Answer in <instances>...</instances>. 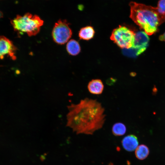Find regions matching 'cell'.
<instances>
[{"mask_svg": "<svg viewBox=\"0 0 165 165\" xmlns=\"http://www.w3.org/2000/svg\"><path fill=\"white\" fill-rule=\"evenodd\" d=\"M104 88L103 83L100 79H92L89 82L87 85V89L89 92L93 94H101Z\"/></svg>", "mask_w": 165, "mask_h": 165, "instance_id": "obj_9", "label": "cell"}, {"mask_svg": "<svg viewBox=\"0 0 165 165\" xmlns=\"http://www.w3.org/2000/svg\"><path fill=\"white\" fill-rule=\"evenodd\" d=\"M16 51V48L12 41L4 36H0V58L7 56L15 60Z\"/></svg>", "mask_w": 165, "mask_h": 165, "instance_id": "obj_6", "label": "cell"}, {"mask_svg": "<svg viewBox=\"0 0 165 165\" xmlns=\"http://www.w3.org/2000/svg\"><path fill=\"white\" fill-rule=\"evenodd\" d=\"M135 34L128 27L119 25L112 31L110 38L119 47L127 49L133 47Z\"/></svg>", "mask_w": 165, "mask_h": 165, "instance_id": "obj_4", "label": "cell"}, {"mask_svg": "<svg viewBox=\"0 0 165 165\" xmlns=\"http://www.w3.org/2000/svg\"><path fill=\"white\" fill-rule=\"evenodd\" d=\"M157 7L161 12L165 13V0H160Z\"/></svg>", "mask_w": 165, "mask_h": 165, "instance_id": "obj_14", "label": "cell"}, {"mask_svg": "<svg viewBox=\"0 0 165 165\" xmlns=\"http://www.w3.org/2000/svg\"><path fill=\"white\" fill-rule=\"evenodd\" d=\"M72 34L69 24L65 20H60L56 22L52 32L53 40L60 44L66 43L71 37Z\"/></svg>", "mask_w": 165, "mask_h": 165, "instance_id": "obj_5", "label": "cell"}, {"mask_svg": "<svg viewBox=\"0 0 165 165\" xmlns=\"http://www.w3.org/2000/svg\"><path fill=\"white\" fill-rule=\"evenodd\" d=\"M149 41L148 35L145 32L139 31L135 33L134 45L133 48L136 56L143 52L146 49Z\"/></svg>", "mask_w": 165, "mask_h": 165, "instance_id": "obj_7", "label": "cell"}, {"mask_svg": "<svg viewBox=\"0 0 165 165\" xmlns=\"http://www.w3.org/2000/svg\"><path fill=\"white\" fill-rule=\"evenodd\" d=\"M66 49L68 52L71 55L75 56L80 51V47L79 43L73 39L70 40L67 43Z\"/></svg>", "mask_w": 165, "mask_h": 165, "instance_id": "obj_11", "label": "cell"}, {"mask_svg": "<svg viewBox=\"0 0 165 165\" xmlns=\"http://www.w3.org/2000/svg\"><path fill=\"white\" fill-rule=\"evenodd\" d=\"M2 16V14L1 12H0V18Z\"/></svg>", "mask_w": 165, "mask_h": 165, "instance_id": "obj_17", "label": "cell"}, {"mask_svg": "<svg viewBox=\"0 0 165 165\" xmlns=\"http://www.w3.org/2000/svg\"><path fill=\"white\" fill-rule=\"evenodd\" d=\"M68 108L67 126L77 134L92 135L104 126L105 109L97 99L86 97Z\"/></svg>", "mask_w": 165, "mask_h": 165, "instance_id": "obj_1", "label": "cell"}, {"mask_svg": "<svg viewBox=\"0 0 165 165\" xmlns=\"http://www.w3.org/2000/svg\"><path fill=\"white\" fill-rule=\"evenodd\" d=\"M129 5L130 18L148 35L156 33L158 27L165 21V13L157 7L134 2H131Z\"/></svg>", "mask_w": 165, "mask_h": 165, "instance_id": "obj_2", "label": "cell"}, {"mask_svg": "<svg viewBox=\"0 0 165 165\" xmlns=\"http://www.w3.org/2000/svg\"><path fill=\"white\" fill-rule=\"evenodd\" d=\"M127 128L124 124L121 122L115 123L112 128V132L115 136H121L124 135L126 132Z\"/></svg>", "mask_w": 165, "mask_h": 165, "instance_id": "obj_13", "label": "cell"}, {"mask_svg": "<svg viewBox=\"0 0 165 165\" xmlns=\"http://www.w3.org/2000/svg\"><path fill=\"white\" fill-rule=\"evenodd\" d=\"M95 31L90 26H87L82 28L80 30L79 36L80 39L88 40L92 38L94 35Z\"/></svg>", "mask_w": 165, "mask_h": 165, "instance_id": "obj_10", "label": "cell"}, {"mask_svg": "<svg viewBox=\"0 0 165 165\" xmlns=\"http://www.w3.org/2000/svg\"><path fill=\"white\" fill-rule=\"evenodd\" d=\"M149 153L148 148L144 145H141L135 149L136 157L139 160H143L148 156Z\"/></svg>", "mask_w": 165, "mask_h": 165, "instance_id": "obj_12", "label": "cell"}, {"mask_svg": "<svg viewBox=\"0 0 165 165\" xmlns=\"http://www.w3.org/2000/svg\"><path fill=\"white\" fill-rule=\"evenodd\" d=\"M115 82L114 79H111V80H108L107 82V83L108 85H111L113 84Z\"/></svg>", "mask_w": 165, "mask_h": 165, "instance_id": "obj_16", "label": "cell"}, {"mask_svg": "<svg viewBox=\"0 0 165 165\" xmlns=\"http://www.w3.org/2000/svg\"><path fill=\"white\" fill-rule=\"evenodd\" d=\"M14 30L29 36L35 35L40 31L43 21L37 15L28 13L23 16L18 15L11 21Z\"/></svg>", "mask_w": 165, "mask_h": 165, "instance_id": "obj_3", "label": "cell"}, {"mask_svg": "<svg viewBox=\"0 0 165 165\" xmlns=\"http://www.w3.org/2000/svg\"><path fill=\"white\" fill-rule=\"evenodd\" d=\"M159 39L160 41L165 42V32L160 36Z\"/></svg>", "mask_w": 165, "mask_h": 165, "instance_id": "obj_15", "label": "cell"}, {"mask_svg": "<svg viewBox=\"0 0 165 165\" xmlns=\"http://www.w3.org/2000/svg\"><path fill=\"white\" fill-rule=\"evenodd\" d=\"M122 144L125 150L132 152L135 150L138 146V141L136 136L130 134L123 138L122 141Z\"/></svg>", "mask_w": 165, "mask_h": 165, "instance_id": "obj_8", "label": "cell"}]
</instances>
